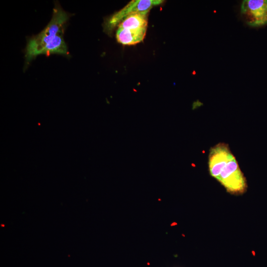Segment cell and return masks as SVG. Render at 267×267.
I'll return each instance as SVG.
<instances>
[{"label": "cell", "instance_id": "6da1fadb", "mask_svg": "<svg viewBox=\"0 0 267 267\" xmlns=\"http://www.w3.org/2000/svg\"><path fill=\"white\" fill-rule=\"evenodd\" d=\"M69 17L70 14L58 2L56 3L49 23L41 33L30 38L27 42L25 67L31 60L40 54H68L63 35L65 24Z\"/></svg>", "mask_w": 267, "mask_h": 267}, {"label": "cell", "instance_id": "7a4b0ae2", "mask_svg": "<svg viewBox=\"0 0 267 267\" xmlns=\"http://www.w3.org/2000/svg\"><path fill=\"white\" fill-rule=\"evenodd\" d=\"M208 165L210 175L228 192L239 194L246 191V178L228 144L220 142L211 148Z\"/></svg>", "mask_w": 267, "mask_h": 267}, {"label": "cell", "instance_id": "3957f363", "mask_svg": "<svg viewBox=\"0 0 267 267\" xmlns=\"http://www.w3.org/2000/svg\"><path fill=\"white\" fill-rule=\"evenodd\" d=\"M162 0H134L110 18L104 24V30L109 33L128 16L133 13L149 11L154 6L161 4Z\"/></svg>", "mask_w": 267, "mask_h": 267}, {"label": "cell", "instance_id": "277c9868", "mask_svg": "<svg viewBox=\"0 0 267 267\" xmlns=\"http://www.w3.org/2000/svg\"><path fill=\"white\" fill-rule=\"evenodd\" d=\"M240 12L246 24L251 27L267 24V0H244Z\"/></svg>", "mask_w": 267, "mask_h": 267}, {"label": "cell", "instance_id": "5b68a950", "mask_svg": "<svg viewBox=\"0 0 267 267\" xmlns=\"http://www.w3.org/2000/svg\"><path fill=\"white\" fill-rule=\"evenodd\" d=\"M147 28L122 29L118 28L116 37L117 41L124 45H134L145 38Z\"/></svg>", "mask_w": 267, "mask_h": 267}, {"label": "cell", "instance_id": "8992f818", "mask_svg": "<svg viewBox=\"0 0 267 267\" xmlns=\"http://www.w3.org/2000/svg\"><path fill=\"white\" fill-rule=\"evenodd\" d=\"M149 11L135 13L128 16L118 25V28L122 29L147 28V15Z\"/></svg>", "mask_w": 267, "mask_h": 267}]
</instances>
